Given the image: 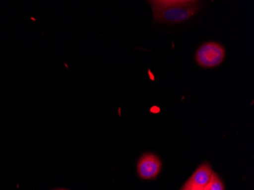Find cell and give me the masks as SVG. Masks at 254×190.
<instances>
[{"mask_svg": "<svg viewBox=\"0 0 254 190\" xmlns=\"http://www.w3.org/2000/svg\"></svg>", "mask_w": 254, "mask_h": 190, "instance_id": "6", "label": "cell"}, {"mask_svg": "<svg viewBox=\"0 0 254 190\" xmlns=\"http://www.w3.org/2000/svg\"><path fill=\"white\" fill-rule=\"evenodd\" d=\"M213 172L210 164L204 162L194 171L181 190H203L209 184Z\"/></svg>", "mask_w": 254, "mask_h": 190, "instance_id": "4", "label": "cell"}, {"mask_svg": "<svg viewBox=\"0 0 254 190\" xmlns=\"http://www.w3.org/2000/svg\"><path fill=\"white\" fill-rule=\"evenodd\" d=\"M161 167V160L156 154L146 153L138 161L137 171L142 179L152 180L160 174Z\"/></svg>", "mask_w": 254, "mask_h": 190, "instance_id": "3", "label": "cell"}, {"mask_svg": "<svg viewBox=\"0 0 254 190\" xmlns=\"http://www.w3.org/2000/svg\"><path fill=\"white\" fill-rule=\"evenodd\" d=\"M203 190H225L223 182L217 174L213 172L209 184H207Z\"/></svg>", "mask_w": 254, "mask_h": 190, "instance_id": "5", "label": "cell"}, {"mask_svg": "<svg viewBox=\"0 0 254 190\" xmlns=\"http://www.w3.org/2000/svg\"><path fill=\"white\" fill-rule=\"evenodd\" d=\"M225 52L223 46L218 43H205L195 52V59L198 65L206 68H215L221 65L225 60Z\"/></svg>", "mask_w": 254, "mask_h": 190, "instance_id": "2", "label": "cell"}, {"mask_svg": "<svg viewBox=\"0 0 254 190\" xmlns=\"http://www.w3.org/2000/svg\"><path fill=\"white\" fill-rule=\"evenodd\" d=\"M151 5L154 21L158 23L178 24L189 19L201 8L195 0H152Z\"/></svg>", "mask_w": 254, "mask_h": 190, "instance_id": "1", "label": "cell"}]
</instances>
